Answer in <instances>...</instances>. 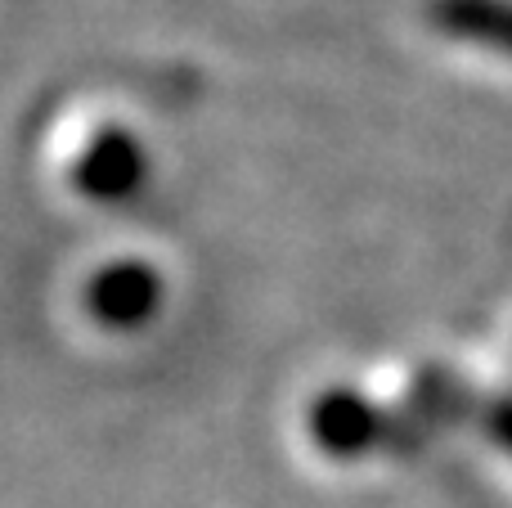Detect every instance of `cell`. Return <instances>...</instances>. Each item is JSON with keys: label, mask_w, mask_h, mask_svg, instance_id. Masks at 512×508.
I'll use <instances>...</instances> for the list:
<instances>
[{"label": "cell", "mask_w": 512, "mask_h": 508, "mask_svg": "<svg viewBox=\"0 0 512 508\" xmlns=\"http://www.w3.org/2000/svg\"><path fill=\"white\" fill-rule=\"evenodd\" d=\"M306 423H310V441L333 459L369 455V450L387 446V432H391V414L378 410L355 387H328V392H319Z\"/></svg>", "instance_id": "1"}, {"label": "cell", "mask_w": 512, "mask_h": 508, "mask_svg": "<svg viewBox=\"0 0 512 508\" xmlns=\"http://www.w3.org/2000/svg\"><path fill=\"white\" fill-rule=\"evenodd\" d=\"M472 410V392L445 369H423L418 383L409 387V405L400 414H391V432H387V450L396 455H414L436 428L459 423Z\"/></svg>", "instance_id": "2"}, {"label": "cell", "mask_w": 512, "mask_h": 508, "mask_svg": "<svg viewBox=\"0 0 512 508\" xmlns=\"http://www.w3.org/2000/svg\"><path fill=\"white\" fill-rule=\"evenodd\" d=\"M149 180V158H144V144L131 131H104L95 144L86 149L77 171L81 194H90L95 203H126L135 198Z\"/></svg>", "instance_id": "3"}, {"label": "cell", "mask_w": 512, "mask_h": 508, "mask_svg": "<svg viewBox=\"0 0 512 508\" xmlns=\"http://www.w3.org/2000/svg\"><path fill=\"white\" fill-rule=\"evenodd\" d=\"M158 306H162V284L140 261H117L90 284V311L108 329H140V324H149L158 315Z\"/></svg>", "instance_id": "4"}, {"label": "cell", "mask_w": 512, "mask_h": 508, "mask_svg": "<svg viewBox=\"0 0 512 508\" xmlns=\"http://www.w3.org/2000/svg\"><path fill=\"white\" fill-rule=\"evenodd\" d=\"M427 23L450 41L512 59V0H427Z\"/></svg>", "instance_id": "5"}, {"label": "cell", "mask_w": 512, "mask_h": 508, "mask_svg": "<svg viewBox=\"0 0 512 508\" xmlns=\"http://www.w3.org/2000/svg\"><path fill=\"white\" fill-rule=\"evenodd\" d=\"M481 428H486V437L495 441L504 455H512V392L490 396V401L481 405Z\"/></svg>", "instance_id": "6"}]
</instances>
